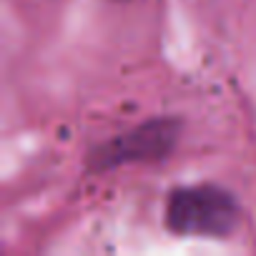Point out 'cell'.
Segmentation results:
<instances>
[{"label": "cell", "instance_id": "6da1fadb", "mask_svg": "<svg viewBox=\"0 0 256 256\" xmlns=\"http://www.w3.org/2000/svg\"><path fill=\"white\" fill-rule=\"evenodd\" d=\"M241 221V204L226 186L204 181L176 186L164 204V226L176 236L228 238Z\"/></svg>", "mask_w": 256, "mask_h": 256}, {"label": "cell", "instance_id": "7a4b0ae2", "mask_svg": "<svg viewBox=\"0 0 256 256\" xmlns=\"http://www.w3.org/2000/svg\"><path fill=\"white\" fill-rule=\"evenodd\" d=\"M181 131L184 120L178 116L146 118L128 131H120L113 138L96 144L86 154V171L108 174L113 168L131 164H161L176 151Z\"/></svg>", "mask_w": 256, "mask_h": 256}, {"label": "cell", "instance_id": "3957f363", "mask_svg": "<svg viewBox=\"0 0 256 256\" xmlns=\"http://www.w3.org/2000/svg\"><path fill=\"white\" fill-rule=\"evenodd\" d=\"M118 3H126V0H118Z\"/></svg>", "mask_w": 256, "mask_h": 256}]
</instances>
